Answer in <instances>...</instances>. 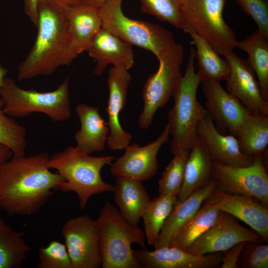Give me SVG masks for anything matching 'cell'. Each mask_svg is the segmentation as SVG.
Listing matches in <instances>:
<instances>
[{
  "label": "cell",
  "mask_w": 268,
  "mask_h": 268,
  "mask_svg": "<svg viewBox=\"0 0 268 268\" xmlns=\"http://www.w3.org/2000/svg\"><path fill=\"white\" fill-rule=\"evenodd\" d=\"M196 131L214 161L234 167L247 166L253 163L254 157L242 152L235 136L220 134L207 112L198 124Z\"/></svg>",
  "instance_id": "cell-19"
},
{
  "label": "cell",
  "mask_w": 268,
  "mask_h": 268,
  "mask_svg": "<svg viewBox=\"0 0 268 268\" xmlns=\"http://www.w3.org/2000/svg\"><path fill=\"white\" fill-rule=\"evenodd\" d=\"M46 152L12 156L0 167V207L9 215L37 212L65 181L47 166Z\"/></svg>",
  "instance_id": "cell-1"
},
{
  "label": "cell",
  "mask_w": 268,
  "mask_h": 268,
  "mask_svg": "<svg viewBox=\"0 0 268 268\" xmlns=\"http://www.w3.org/2000/svg\"><path fill=\"white\" fill-rule=\"evenodd\" d=\"M132 80L128 70L112 67L108 70L107 80L109 96L106 111L109 134L107 147L113 150H120L130 144L133 136L122 127L120 114L124 108L128 89Z\"/></svg>",
  "instance_id": "cell-15"
},
{
  "label": "cell",
  "mask_w": 268,
  "mask_h": 268,
  "mask_svg": "<svg viewBox=\"0 0 268 268\" xmlns=\"http://www.w3.org/2000/svg\"><path fill=\"white\" fill-rule=\"evenodd\" d=\"M219 200L216 188L196 213L179 229L170 246L186 251L218 219L221 213L218 208Z\"/></svg>",
  "instance_id": "cell-26"
},
{
  "label": "cell",
  "mask_w": 268,
  "mask_h": 268,
  "mask_svg": "<svg viewBox=\"0 0 268 268\" xmlns=\"http://www.w3.org/2000/svg\"><path fill=\"white\" fill-rule=\"evenodd\" d=\"M238 267L241 268H268V245L247 241L240 255Z\"/></svg>",
  "instance_id": "cell-36"
},
{
  "label": "cell",
  "mask_w": 268,
  "mask_h": 268,
  "mask_svg": "<svg viewBox=\"0 0 268 268\" xmlns=\"http://www.w3.org/2000/svg\"><path fill=\"white\" fill-rule=\"evenodd\" d=\"M40 0H23L24 11L36 27L38 20V6Z\"/></svg>",
  "instance_id": "cell-39"
},
{
  "label": "cell",
  "mask_w": 268,
  "mask_h": 268,
  "mask_svg": "<svg viewBox=\"0 0 268 268\" xmlns=\"http://www.w3.org/2000/svg\"><path fill=\"white\" fill-rule=\"evenodd\" d=\"M114 201L124 219L133 226H138L150 197L142 181L116 177L114 186Z\"/></svg>",
  "instance_id": "cell-25"
},
{
  "label": "cell",
  "mask_w": 268,
  "mask_h": 268,
  "mask_svg": "<svg viewBox=\"0 0 268 268\" xmlns=\"http://www.w3.org/2000/svg\"><path fill=\"white\" fill-rule=\"evenodd\" d=\"M62 234L72 268L101 267L100 234L96 220L87 215L71 218L64 225Z\"/></svg>",
  "instance_id": "cell-11"
},
{
  "label": "cell",
  "mask_w": 268,
  "mask_h": 268,
  "mask_svg": "<svg viewBox=\"0 0 268 268\" xmlns=\"http://www.w3.org/2000/svg\"><path fill=\"white\" fill-rule=\"evenodd\" d=\"M213 175L222 191L250 197L268 206V175L262 156L254 157L251 164L244 167L214 161Z\"/></svg>",
  "instance_id": "cell-10"
},
{
  "label": "cell",
  "mask_w": 268,
  "mask_h": 268,
  "mask_svg": "<svg viewBox=\"0 0 268 268\" xmlns=\"http://www.w3.org/2000/svg\"><path fill=\"white\" fill-rule=\"evenodd\" d=\"M133 255L141 267L146 268H212L220 266L223 252L197 255L173 247L148 251L133 250Z\"/></svg>",
  "instance_id": "cell-16"
},
{
  "label": "cell",
  "mask_w": 268,
  "mask_h": 268,
  "mask_svg": "<svg viewBox=\"0 0 268 268\" xmlns=\"http://www.w3.org/2000/svg\"><path fill=\"white\" fill-rule=\"evenodd\" d=\"M99 110L82 103H78L75 108L80 123V129L74 135L76 146L88 154L104 150L109 134L107 123Z\"/></svg>",
  "instance_id": "cell-22"
},
{
  "label": "cell",
  "mask_w": 268,
  "mask_h": 268,
  "mask_svg": "<svg viewBox=\"0 0 268 268\" xmlns=\"http://www.w3.org/2000/svg\"><path fill=\"white\" fill-rule=\"evenodd\" d=\"M183 31L188 34L196 46L195 56L202 82L225 80L230 70L229 65L213 48L193 29L186 25Z\"/></svg>",
  "instance_id": "cell-28"
},
{
  "label": "cell",
  "mask_w": 268,
  "mask_h": 268,
  "mask_svg": "<svg viewBox=\"0 0 268 268\" xmlns=\"http://www.w3.org/2000/svg\"><path fill=\"white\" fill-rule=\"evenodd\" d=\"M69 75L52 91L39 92L19 87L12 79L5 77L0 90L3 112L8 116L23 118L42 113L53 122L66 120L71 114Z\"/></svg>",
  "instance_id": "cell-6"
},
{
  "label": "cell",
  "mask_w": 268,
  "mask_h": 268,
  "mask_svg": "<svg viewBox=\"0 0 268 268\" xmlns=\"http://www.w3.org/2000/svg\"><path fill=\"white\" fill-rule=\"evenodd\" d=\"M236 47L248 55V64L257 75L263 95L268 101V37L258 30L241 41Z\"/></svg>",
  "instance_id": "cell-29"
},
{
  "label": "cell",
  "mask_w": 268,
  "mask_h": 268,
  "mask_svg": "<svg viewBox=\"0 0 268 268\" xmlns=\"http://www.w3.org/2000/svg\"><path fill=\"white\" fill-rule=\"evenodd\" d=\"M234 136L242 152L254 157L262 156L268 145V117L249 113Z\"/></svg>",
  "instance_id": "cell-27"
},
{
  "label": "cell",
  "mask_w": 268,
  "mask_h": 268,
  "mask_svg": "<svg viewBox=\"0 0 268 268\" xmlns=\"http://www.w3.org/2000/svg\"><path fill=\"white\" fill-rule=\"evenodd\" d=\"M59 6H72L85 3L84 0H50Z\"/></svg>",
  "instance_id": "cell-41"
},
{
  "label": "cell",
  "mask_w": 268,
  "mask_h": 268,
  "mask_svg": "<svg viewBox=\"0 0 268 268\" xmlns=\"http://www.w3.org/2000/svg\"><path fill=\"white\" fill-rule=\"evenodd\" d=\"M184 58L183 46L176 43L158 58V68L146 78L143 88V109L137 120L141 129H147L156 111L174 96L182 76Z\"/></svg>",
  "instance_id": "cell-9"
},
{
  "label": "cell",
  "mask_w": 268,
  "mask_h": 268,
  "mask_svg": "<svg viewBox=\"0 0 268 268\" xmlns=\"http://www.w3.org/2000/svg\"><path fill=\"white\" fill-rule=\"evenodd\" d=\"M123 0H106L97 8L102 27L133 46L159 58L176 42L173 33L157 24L132 19L123 13Z\"/></svg>",
  "instance_id": "cell-7"
},
{
  "label": "cell",
  "mask_w": 268,
  "mask_h": 268,
  "mask_svg": "<svg viewBox=\"0 0 268 268\" xmlns=\"http://www.w3.org/2000/svg\"><path fill=\"white\" fill-rule=\"evenodd\" d=\"M201 83L207 112L217 124L227 129L234 135L250 112L238 99L226 91L220 82L205 80Z\"/></svg>",
  "instance_id": "cell-18"
},
{
  "label": "cell",
  "mask_w": 268,
  "mask_h": 268,
  "mask_svg": "<svg viewBox=\"0 0 268 268\" xmlns=\"http://www.w3.org/2000/svg\"><path fill=\"white\" fill-rule=\"evenodd\" d=\"M195 50L191 47L185 71L173 96V106L168 112L166 126L172 136L170 145L173 155L183 150L190 151L198 137L197 126L207 114L197 98L202 80L199 71H195Z\"/></svg>",
  "instance_id": "cell-4"
},
{
  "label": "cell",
  "mask_w": 268,
  "mask_h": 268,
  "mask_svg": "<svg viewBox=\"0 0 268 268\" xmlns=\"http://www.w3.org/2000/svg\"><path fill=\"white\" fill-rule=\"evenodd\" d=\"M3 103L0 97V143L10 149L12 156H24L26 147V129L8 116L3 112Z\"/></svg>",
  "instance_id": "cell-32"
},
{
  "label": "cell",
  "mask_w": 268,
  "mask_h": 268,
  "mask_svg": "<svg viewBox=\"0 0 268 268\" xmlns=\"http://www.w3.org/2000/svg\"><path fill=\"white\" fill-rule=\"evenodd\" d=\"M230 70L225 79L227 91L253 114L268 116V101L264 97L255 72L248 64L231 52L224 56Z\"/></svg>",
  "instance_id": "cell-14"
},
{
  "label": "cell",
  "mask_w": 268,
  "mask_h": 268,
  "mask_svg": "<svg viewBox=\"0 0 268 268\" xmlns=\"http://www.w3.org/2000/svg\"><path fill=\"white\" fill-rule=\"evenodd\" d=\"M218 209L242 221L268 242V208L256 199L226 193L217 188Z\"/></svg>",
  "instance_id": "cell-20"
},
{
  "label": "cell",
  "mask_w": 268,
  "mask_h": 268,
  "mask_svg": "<svg viewBox=\"0 0 268 268\" xmlns=\"http://www.w3.org/2000/svg\"><path fill=\"white\" fill-rule=\"evenodd\" d=\"M177 197L164 194L150 200L142 218L147 243L153 246L161 229L177 201Z\"/></svg>",
  "instance_id": "cell-31"
},
{
  "label": "cell",
  "mask_w": 268,
  "mask_h": 268,
  "mask_svg": "<svg viewBox=\"0 0 268 268\" xmlns=\"http://www.w3.org/2000/svg\"><path fill=\"white\" fill-rule=\"evenodd\" d=\"M244 241L266 242L255 231L243 226L234 217L221 211L216 222L196 240L186 252L197 255L221 252Z\"/></svg>",
  "instance_id": "cell-12"
},
{
  "label": "cell",
  "mask_w": 268,
  "mask_h": 268,
  "mask_svg": "<svg viewBox=\"0 0 268 268\" xmlns=\"http://www.w3.org/2000/svg\"><path fill=\"white\" fill-rule=\"evenodd\" d=\"M243 10L255 21L258 30L268 37V4L267 0H236Z\"/></svg>",
  "instance_id": "cell-37"
},
{
  "label": "cell",
  "mask_w": 268,
  "mask_h": 268,
  "mask_svg": "<svg viewBox=\"0 0 268 268\" xmlns=\"http://www.w3.org/2000/svg\"><path fill=\"white\" fill-rule=\"evenodd\" d=\"M189 155V151L186 150L174 155L158 181L159 194L178 197L183 183L185 165Z\"/></svg>",
  "instance_id": "cell-33"
},
{
  "label": "cell",
  "mask_w": 268,
  "mask_h": 268,
  "mask_svg": "<svg viewBox=\"0 0 268 268\" xmlns=\"http://www.w3.org/2000/svg\"><path fill=\"white\" fill-rule=\"evenodd\" d=\"M247 242L237 243L230 248L223 252L221 268H238V262L241 251Z\"/></svg>",
  "instance_id": "cell-38"
},
{
  "label": "cell",
  "mask_w": 268,
  "mask_h": 268,
  "mask_svg": "<svg viewBox=\"0 0 268 268\" xmlns=\"http://www.w3.org/2000/svg\"><path fill=\"white\" fill-rule=\"evenodd\" d=\"M38 268H72V263L65 243L52 240L38 252Z\"/></svg>",
  "instance_id": "cell-35"
},
{
  "label": "cell",
  "mask_w": 268,
  "mask_h": 268,
  "mask_svg": "<svg viewBox=\"0 0 268 268\" xmlns=\"http://www.w3.org/2000/svg\"><path fill=\"white\" fill-rule=\"evenodd\" d=\"M96 220L100 234V252L103 268H139L132 244L146 249L144 232L128 223L119 211L106 201Z\"/></svg>",
  "instance_id": "cell-5"
},
{
  "label": "cell",
  "mask_w": 268,
  "mask_h": 268,
  "mask_svg": "<svg viewBox=\"0 0 268 268\" xmlns=\"http://www.w3.org/2000/svg\"><path fill=\"white\" fill-rule=\"evenodd\" d=\"M181 1L182 0H140L141 9L183 30L186 24L180 11Z\"/></svg>",
  "instance_id": "cell-34"
},
{
  "label": "cell",
  "mask_w": 268,
  "mask_h": 268,
  "mask_svg": "<svg viewBox=\"0 0 268 268\" xmlns=\"http://www.w3.org/2000/svg\"><path fill=\"white\" fill-rule=\"evenodd\" d=\"M12 156V152L5 145L0 143V167Z\"/></svg>",
  "instance_id": "cell-40"
},
{
  "label": "cell",
  "mask_w": 268,
  "mask_h": 268,
  "mask_svg": "<svg viewBox=\"0 0 268 268\" xmlns=\"http://www.w3.org/2000/svg\"><path fill=\"white\" fill-rule=\"evenodd\" d=\"M7 69L0 65V90L2 87L5 75L7 73Z\"/></svg>",
  "instance_id": "cell-43"
},
{
  "label": "cell",
  "mask_w": 268,
  "mask_h": 268,
  "mask_svg": "<svg viewBox=\"0 0 268 268\" xmlns=\"http://www.w3.org/2000/svg\"><path fill=\"white\" fill-rule=\"evenodd\" d=\"M217 187L216 182L213 178L183 201L175 204L153 245L154 248L170 246L179 229L196 213L205 200L212 194Z\"/></svg>",
  "instance_id": "cell-21"
},
{
  "label": "cell",
  "mask_w": 268,
  "mask_h": 268,
  "mask_svg": "<svg viewBox=\"0 0 268 268\" xmlns=\"http://www.w3.org/2000/svg\"><path fill=\"white\" fill-rule=\"evenodd\" d=\"M106 0H84L85 4L96 8L100 7Z\"/></svg>",
  "instance_id": "cell-42"
},
{
  "label": "cell",
  "mask_w": 268,
  "mask_h": 268,
  "mask_svg": "<svg viewBox=\"0 0 268 268\" xmlns=\"http://www.w3.org/2000/svg\"><path fill=\"white\" fill-rule=\"evenodd\" d=\"M170 133L166 125L157 138L142 146L137 143L129 144L125 152L110 164V171L115 177H127L144 181L150 180L156 174L158 168V153L168 141Z\"/></svg>",
  "instance_id": "cell-13"
},
{
  "label": "cell",
  "mask_w": 268,
  "mask_h": 268,
  "mask_svg": "<svg viewBox=\"0 0 268 268\" xmlns=\"http://www.w3.org/2000/svg\"><path fill=\"white\" fill-rule=\"evenodd\" d=\"M226 0H182L180 11L185 24L219 55L233 52L237 41L223 16Z\"/></svg>",
  "instance_id": "cell-8"
},
{
  "label": "cell",
  "mask_w": 268,
  "mask_h": 268,
  "mask_svg": "<svg viewBox=\"0 0 268 268\" xmlns=\"http://www.w3.org/2000/svg\"><path fill=\"white\" fill-rule=\"evenodd\" d=\"M23 231H16L0 215V268H19L31 251Z\"/></svg>",
  "instance_id": "cell-30"
},
{
  "label": "cell",
  "mask_w": 268,
  "mask_h": 268,
  "mask_svg": "<svg viewBox=\"0 0 268 268\" xmlns=\"http://www.w3.org/2000/svg\"><path fill=\"white\" fill-rule=\"evenodd\" d=\"M60 6L66 16L72 48L77 57L86 51L91 39L102 27L97 8L85 3Z\"/></svg>",
  "instance_id": "cell-23"
},
{
  "label": "cell",
  "mask_w": 268,
  "mask_h": 268,
  "mask_svg": "<svg viewBox=\"0 0 268 268\" xmlns=\"http://www.w3.org/2000/svg\"><path fill=\"white\" fill-rule=\"evenodd\" d=\"M213 161L203 140L198 136L189 151L183 183L175 204L181 202L213 179Z\"/></svg>",
  "instance_id": "cell-24"
},
{
  "label": "cell",
  "mask_w": 268,
  "mask_h": 268,
  "mask_svg": "<svg viewBox=\"0 0 268 268\" xmlns=\"http://www.w3.org/2000/svg\"><path fill=\"white\" fill-rule=\"evenodd\" d=\"M86 51L96 62L93 73L98 76L109 65L129 70L134 64L133 45L102 27L91 39Z\"/></svg>",
  "instance_id": "cell-17"
},
{
  "label": "cell",
  "mask_w": 268,
  "mask_h": 268,
  "mask_svg": "<svg viewBox=\"0 0 268 268\" xmlns=\"http://www.w3.org/2000/svg\"><path fill=\"white\" fill-rule=\"evenodd\" d=\"M36 27L34 43L18 66V80L50 75L59 67L69 66L77 57L61 6L50 0H40Z\"/></svg>",
  "instance_id": "cell-2"
},
{
  "label": "cell",
  "mask_w": 268,
  "mask_h": 268,
  "mask_svg": "<svg viewBox=\"0 0 268 268\" xmlns=\"http://www.w3.org/2000/svg\"><path fill=\"white\" fill-rule=\"evenodd\" d=\"M115 158L112 156H92L76 146H68L49 156L47 166L57 170L64 179L59 190L75 192L80 209H84L92 196L113 192L114 186L103 181L101 170Z\"/></svg>",
  "instance_id": "cell-3"
}]
</instances>
